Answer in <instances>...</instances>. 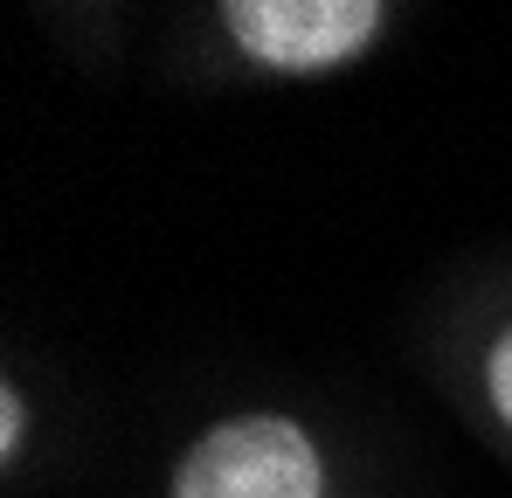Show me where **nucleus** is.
I'll return each mask as SVG.
<instances>
[{"label":"nucleus","instance_id":"1","mask_svg":"<svg viewBox=\"0 0 512 498\" xmlns=\"http://www.w3.org/2000/svg\"><path fill=\"white\" fill-rule=\"evenodd\" d=\"M173 498H326V471L298 422L236 415L180 457Z\"/></svg>","mask_w":512,"mask_h":498},{"label":"nucleus","instance_id":"2","mask_svg":"<svg viewBox=\"0 0 512 498\" xmlns=\"http://www.w3.org/2000/svg\"><path fill=\"white\" fill-rule=\"evenodd\" d=\"M229 35L270 70H333L381 35L374 0H229Z\"/></svg>","mask_w":512,"mask_h":498},{"label":"nucleus","instance_id":"3","mask_svg":"<svg viewBox=\"0 0 512 498\" xmlns=\"http://www.w3.org/2000/svg\"><path fill=\"white\" fill-rule=\"evenodd\" d=\"M485 388H492V409L512 422V326L492 339V353H485Z\"/></svg>","mask_w":512,"mask_h":498},{"label":"nucleus","instance_id":"4","mask_svg":"<svg viewBox=\"0 0 512 498\" xmlns=\"http://www.w3.org/2000/svg\"><path fill=\"white\" fill-rule=\"evenodd\" d=\"M0 450H21V395H0Z\"/></svg>","mask_w":512,"mask_h":498}]
</instances>
